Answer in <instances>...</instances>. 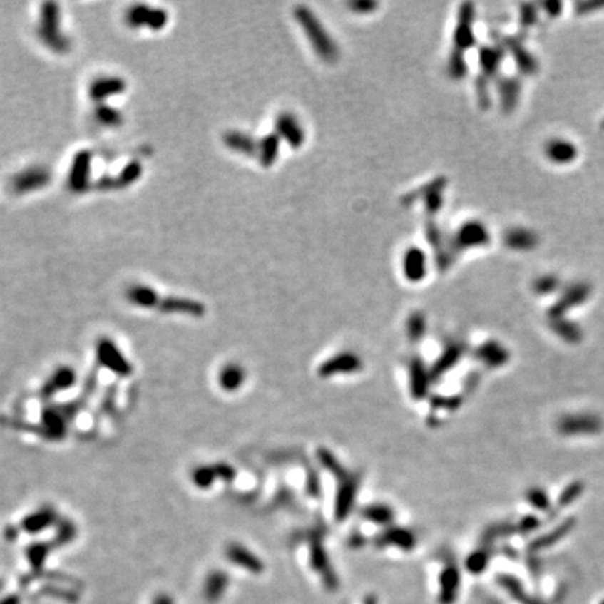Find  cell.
<instances>
[{
    "instance_id": "obj_1",
    "label": "cell",
    "mask_w": 604,
    "mask_h": 604,
    "mask_svg": "<svg viewBox=\"0 0 604 604\" xmlns=\"http://www.w3.org/2000/svg\"><path fill=\"white\" fill-rule=\"evenodd\" d=\"M98 357H100V359L107 367H109L112 371H115L118 374L126 375V374L130 372V368L128 365V362L125 359H122L121 354L116 352L115 346L111 344V343H108V342L100 343V346H98Z\"/></svg>"
},
{
    "instance_id": "obj_2",
    "label": "cell",
    "mask_w": 604,
    "mask_h": 604,
    "mask_svg": "<svg viewBox=\"0 0 604 604\" xmlns=\"http://www.w3.org/2000/svg\"><path fill=\"white\" fill-rule=\"evenodd\" d=\"M547 155L550 157V160H553L554 163L558 164H565L575 158L576 155V150L573 147V144L564 140H554L550 143L547 147Z\"/></svg>"
},
{
    "instance_id": "obj_3",
    "label": "cell",
    "mask_w": 604,
    "mask_h": 604,
    "mask_svg": "<svg viewBox=\"0 0 604 604\" xmlns=\"http://www.w3.org/2000/svg\"><path fill=\"white\" fill-rule=\"evenodd\" d=\"M242 382V371L241 368L235 367V365H230L227 367L221 375H220V384L222 385V388L231 391L234 388H238Z\"/></svg>"
},
{
    "instance_id": "obj_4",
    "label": "cell",
    "mask_w": 604,
    "mask_h": 604,
    "mask_svg": "<svg viewBox=\"0 0 604 604\" xmlns=\"http://www.w3.org/2000/svg\"><path fill=\"white\" fill-rule=\"evenodd\" d=\"M71 384H73V372L66 369V368H63L62 371L55 374V377L52 378L51 387L55 391V389H65V388L71 387Z\"/></svg>"
},
{
    "instance_id": "obj_5",
    "label": "cell",
    "mask_w": 604,
    "mask_h": 604,
    "mask_svg": "<svg viewBox=\"0 0 604 604\" xmlns=\"http://www.w3.org/2000/svg\"><path fill=\"white\" fill-rule=\"evenodd\" d=\"M49 521H51V513L49 512H46V511H42V512H39V513H36L34 516H31V518H29L27 521H26V528L29 529V531H39V529H42V528H45V525H48L49 523Z\"/></svg>"
}]
</instances>
